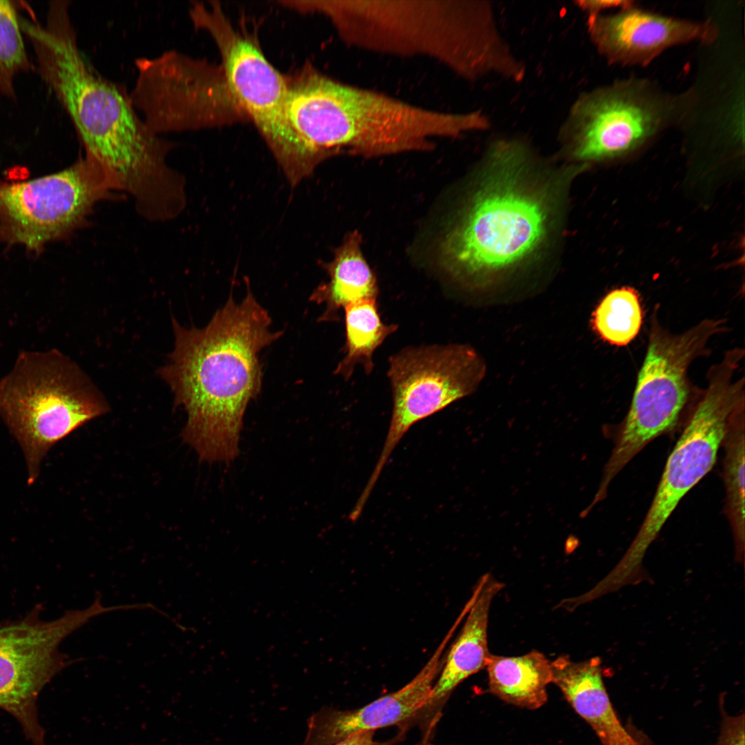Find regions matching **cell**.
<instances>
[{
	"instance_id": "obj_25",
	"label": "cell",
	"mask_w": 745,
	"mask_h": 745,
	"mask_svg": "<svg viewBox=\"0 0 745 745\" xmlns=\"http://www.w3.org/2000/svg\"><path fill=\"white\" fill-rule=\"evenodd\" d=\"M722 706V721L718 739L715 745H744V714L731 716Z\"/></svg>"
},
{
	"instance_id": "obj_9",
	"label": "cell",
	"mask_w": 745,
	"mask_h": 745,
	"mask_svg": "<svg viewBox=\"0 0 745 745\" xmlns=\"http://www.w3.org/2000/svg\"><path fill=\"white\" fill-rule=\"evenodd\" d=\"M131 102L155 133L219 127L248 119L221 66L177 50L135 61Z\"/></svg>"
},
{
	"instance_id": "obj_2",
	"label": "cell",
	"mask_w": 745,
	"mask_h": 745,
	"mask_svg": "<svg viewBox=\"0 0 745 745\" xmlns=\"http://www.w3.org/2000/svg\"><path fill=\"white\" fill-rule=\"evenodd\" d=\"M247 290L239 304L231 295L203 328L173 319L175 348L159 370L187 413L183 438L203 461L238 455L245 411L261 387L259 354L282 334L270 330L268 312Z\"/></svg>"
},
{
	"instance_id": "obj_23",
	"label": "cell",
	"mask_w": 745,
	"mask_h": 745,
	"mask_svg": "<svg viewBox=\"0 0 745 745\" xmlns=\"http://www.w3.org/2000/svg\"><path fill=\"white\" fill-rule=\"evenodd\" d=\"M642 316L637 291L622 287L610 291L603 298L592 315L591 324L602 339L623 346L637 335Z\"/></svg>"
},
{
	"instance_id": "obj_10",
	"label": "cell",
	"mask_w": 745,
	"mask_h": 745,
	"mask_svg": "<svg viewBox=\"0 0 745 745\" xmlns=\"http://www.w3.org/2000/svg\"><path fill=\"white\" fill-rule=\"evenodd\" d=\"M738 359L726 355L711 370L708 386L666 463L651 506L625 559L639 560L681 499L713 467L729 422L744 404Z\"/></svg>"
},
{
	"instance_id": "obj_21",
	"label": "cell",
	"mask_w": 745,
	"mask_h": 745,
	"mask_svg": "<svg viewBox=\"0 0 745 745\" xmlns=\"http://www.w3.org/2000/svg\"><path fill=\"white\" fill-rule=\"evenodd\" d=\"M346 332L344 357L335 374L348 380L355 367L361 365L366 375L373 370L372 355L385 339L398 328L381 319L377 301H365L344 308Z\"/></svg>"
},
{
	"instance_id": "obj_17",
	"label": "cell",
	"mask_w": 745,
	"mask_h": 745,
	"mask_svg": "<svg viewBox=\"0 0 745 745\" xmlns=\"http://www.w3.org/2000/svg\"><path fill=\"white\" fill-rule=\"evenodd\" d=\"M503 584L490 574L479 581L468 604L463 628L449 648L429 695L410 727L418 726L421 737H433L441 713L455 689L466 679L486 666L489 611Z\"/></svg>"
},
{
	"instance_id": "obj_13",
	"label": "cell",
	"mask_w": 745,
	"mask_h": 745,
	"mask_svg": "<svg viewBox=\"0 0 745 745\" xmlns=\"http://www.w3.org/2000/svg\"><path fill=\"white\" fill-rule=\"evenodd\" d=\"M188 14L194 27L206 30L215 41L235 101L254 123L285 175L291 173L297 152L285 111L288 81L233 27L217 1L208 5L192 1Z\"/></svg>"
},
{
	"instance_id": "obj_1",
	"label": "cell",
	"mask_w": 745,
	"mask_h": 745,
	"mask_svg": "<svg viewBox=\"0 0 745 745\" xmlns=\"http://www.w3.org/2000/svg\"><path fill=\"white\" fill-rule=\"evenodd\" d=\"M68 0L50 1L44 25L20 17L40 77L70 117L86 157L114 190L130 194L141 214L171 205L183 178L167 163L175 146L153 132L124 88L101 74L81 52Z\"/></svg>"
},
{
	"instance_id": "obj_24",
	"label": "cell",
	"mask_w": 745,
	"mask_h": 745,
	"mask_svg": "<svg viewBox=\"0 0 745 745\" xmlns=\"http://www.w3.org/2000/svg\"><path fill=\"white\" fill-rule=\"evenodd\" d=\"M22 34L14 5L0 0V92L11 98L14 77L31 68Z\"/></svg>"
},
{
	"instance_id": "obj_22",
	"label": "cell",
	"mask_w": 745,
	"mask_h": 745,
	"mask_svg": "<svg viewBox=\"0 0 745 745\" xmlns=\"http://www.w3.org/2000/svg\"><path fill=\"white\" fill-rule=\"evenodd\" d=\"M744 406L731 418L722 445L724 447L723 478L726 493V514L736 547L744 546Z\"/></svg>"
},
{
	"instance_id": "obj_4",
	"label": "cell",
	"mask_w": 745,
	"mask_h": 745,
	"mask_svg": "<svg viewBox=\"0 0 745 745\" xmlns=\"http://www.w3.org/2000/svg\"><path fill=\"white\" fill-rule=\"evenodd\" d=\"M285 111L295 137L301 181L339 153L370 158L426 150L439 128L432 110L310 69L288 81Z\"/></svg>"
},
{
	"instance_id": "obj_18",
	"label": "cell",
	"mask_w": 745,
	"mask_h": 745,
	"mask_svg": "<svg viewBox=\"0 0 745 745\" xmlns=\"http://www.w3.org/2000/svg\"><path fill=\"white\" fill-rule=\"evenodd\" d=\"M551 668L552 683L589 724L602 745H644L617 717L604 686L598 657L575 662L567 655H561L551 662Z\"/></svg>"
},
{
	"instance_id": "obj_12",
	"label": "cell",
	"mask_w": 745,
	"mask_h": 745,
	"mask_svg": "<svg viewBox=\"0 0 745 745\" xmlns=\"http://www.w3.org/2000/svg\"><path fill=\"white\" fill-rule=\"evenodd\" d=\"M485 372L483 359L465 344L407 347L389 358L392 416L363 498L370 497L389 457L411 426L473 393Z\"/></svg>"
},
{
	"instance_id": "obj_7",
	"label": "cell",
	"mask_w": 745,
	"mask_h": 745,
	"mask_svg": "<svg viewBox=\"0 0 745 745\" xmlns=\"http://www.w3.org/2000/svg\"><path fill=\"white\" fill-rule=\"evenodd\" d=\"M361 1L353 27L360 46L436 58L463 75L484 56L489 43L487 18L479 4Z\"/></svg>"
},
{
	"instance_id": "obj_15",
	"label": "cell",
	"mask_w": 745,
	"mask_h": 745,
	"mask_svg": "<svg viewBox=\"0 0 745 745\" xmlns=\"http://www.w3.org/2000/svg\"><path fill=\"white\" fill-rule=\"evenodd\" d=\"M633 3L613 14L588 18L592 41L612 63L644 66L675 46L691 42L709 44L717 37V29L711 21L663 16Z\"/></svg>"
},
{
	"instance_id": "obj_5",
	"label": "cell",
	"mask_w": 745,
	"mask_h": 745,
	"mask_svg": "<svg viewBox=\"0 0 745 745\" xmlns=\"http://www.w3.org/2000/svg\"><path fill=\"white\" fill-rule=\"evenodd\" d=\"M108 410L88 377L57 349L22 351L0 379V417L22 449L30 485L54 444Z\"/></svg>"
},
{
	"instance_id": "obj_27",
	"label": "cell",
	"mask_w": 745,
	"mask_h": 745,
	"mask_svg": "<svg viewBox=\"0 0 745 745\" xmlns=\"http://www.w3.org/2000/svg\"><path fill=\"white\" fill-rule=\"evenodd\" d=\"M631 1H577V6L586 12L588 18L600 14V12L610 8H624L632 3Z\"/></svg>"
},
{
	"instance_id": "obj_16",
	"label": "cell",
	"mask_w": 745,
	"mask_h": 745,
	"mask_svg": "<svg viewBox=\"0 0 745 745\" xmlns=\"http://www.w3.org/2000/svg\"><path fill=\"white\" fill-rule=\"evenodd\" d=\"M451 637L448 632L421 670L397 691L357 708L324 706L314 713L301 745H333L355 734L389 726L408 732L439 675Z\"/></svg>"
},
{
	"instance_id": "obj_14",
	"label": "cell",
	"mask_w": 745,
	"mask_h": 745,
	"mask_svg": "<svg viewBox=\"0 0 745 745\" xmlns=\"http://www.w3.org/2000/svg\"><path fill=\"white\" fill-rule=\"evenodd\" d=\"M92 615L89 609L74 610L46 622L32 613L0 625V708L17 719L33 745H46L39 695L68 662L59 645Z\"/></svg>"
},
{
	"instance_id": "obj_26",
	"label": "cell",
	"mask_w": 745,
	"mask_h": 745,
	"mask_svg": "<svg viewBox=\"0 0 745 745\" xmlns=\"http://www.w3.org/2000/svg\"><path fill=\"white\" fill-rule=\"evenodd\" d=\"M406 733L399 731L392 738L380 741L375 739V731H365L351 735L333 745H396L405 739Z\"/></svg>"
},
{
	"instance_id": "obj_11",
	"label": "cell",
	"mask_w": 745,
	"mask_h": 745,
	"mask_svg": "<svg viewBox=\"0 0 745 745\" xmlns=\"http://www.w3.org/2000/svg\"><path fill=\"white\" fill-rule=\"evenodd\" d=\"M114 191L99 166L81 157L59 172L17 183L0 182V242L40 254L45 246L82 226Z\"/></svg>"
},
{
	"instance_id": "obj_6",
	"label": "cell",
	"mask_w": 745,
	"mask_h": 745,
	"mask_svg": "<svg viewBox=\"0 0 745 745\" xmlns=\"http://www.w3.org/2000/svg\"><path fill=\"white\" fill-rule=\"evenodd\" d=\"M723 326L722 320L706 319L674 335L653 321L629 411L604 468L597 497L605 498L610 482L626 464L674 426L688 396V368Z\"/></svg>"
},
{
	"instance_id": "obj_20",
	"label": "cell",
	"mask_w": 745,
	"mask_h": 745,
	"mask_svg": "<svg viewBox=\"0 0 745 745\" xmlns=\"http://www.w3.org/2000/svg\"><path fill=\"white\" fill-rule=\"evenodd\" d=\"M486 668L489 691L504 702L529 710L546 703L553 673L551 662L543 653L533 650L515 657L490 654Z\"/></svg>"
},
{
	"instance_id": "obj_19",
	"label": "cell",
	"mask_w": 745,
	"mask_h": 745,
	"mask_svg": "<svg viewBox=\"0 0 745 745\" xmlns=\"http://www.w3.org/2000/svg\"><path fill=\"white\" fill-rule=\"evenodd\" d=\"M361 244L358 232L348 234L335 250L332 260L324 264L328 281L318 286L310 298L325 306L320 321L339 320V310L349 305L377 301V279L363 255Z\"/></svg>"
},
{
	"instance_id": "obj_8",
	"label": "cell",
	"mask_w": 745,
	"mask_h": 745,
	"mask_svg": "<svg viewBox=\"0 0 745 745\" xmlns=\"http://www.w3.org/2000/svg\"><path fill=\"white\" fill-rule=\"evenodd\" d=\"M691 94L670 95L645 79L582 94L561 130L568 156L581 161L624 155L686 115Z\"/></svg>"
},
{
	"instance_id": "obj_3",
	"label": "cell",
	"mask_w": 745,
	"mask_h": 745,
	"mask_svg": "<svg viewBox=\"0 0 745 745\" xmlns=\"http://www.w3.org/2000/svg\"><path fill=\"white\" fill-rule=\"evenodd\" d=\"M524 142L488 148L477 183L439 243L442 267L466 283L511 272L542 256L559 211L557 181L537 176Z\"/></svg>"
}]
</instances>
